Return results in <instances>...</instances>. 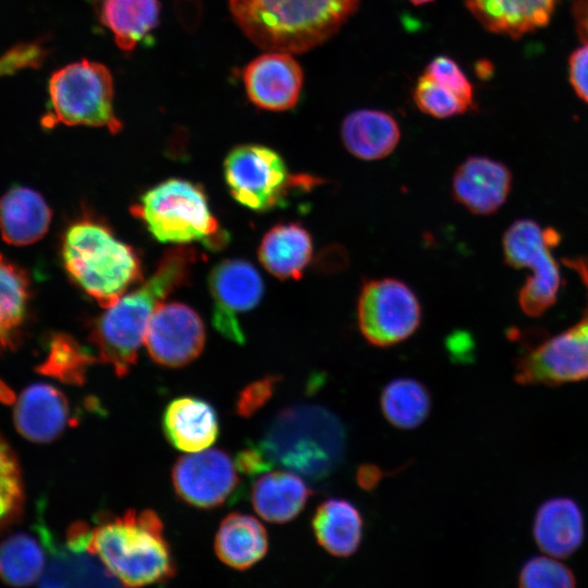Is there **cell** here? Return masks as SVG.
I'll return each instance as SVG.
<instances>
[{"instance_id":"9","label":"cell","mask_w":588,"mask_h":588,"mask_svg":"<svg viewBox=\"0 0 588 588\" xmlns=\"http://www.w3.org/2000/svg\"><path fill=\"white\" fill-rule=\"evenodd\" d=\"M560 240L555 229H541L531 219L514 221L503 235L505 262L516 269L532 271L518 293L520 309L530 317L541 316L556 302L562 278L551 249Z\"/></svg>"},{"instance_id":"21","label":"cell","mask_w":588,"mask_h":588,"mask_svg":"<svg viewBox=\"0 0 588 588\" xmlns=\"http://www.w3.org/2000/svg\"><path fill=\"white\" fill-rule=\"evenodd\" d=\"M38 534L45 549L49 552L50 562L40 577L41 587L73 586H115V577L107 567L95 560L88 551H76L56 546L49 530L40 525Z\"/></svg>"},{"instance_id":"29","label":"cell","mask_w":588,"mask_h":588,"mask_svg":"<svg viewBox=\"0 0 588 588\" xmlns=\"http://www.w3.org/2000/svg\"><path fill=\"white\" fill-rule=\"evenodd\" d=\"M489 30L518 36L544 25L558 0H465Z\"/></svg>"},{"instance_id":"34","label":"cell","mask_w":588,"mask_h":588,"mask_svg":"<svg viewBox=\"0 0 588 588\" xmlns=\"http://www.w3.org/2000/svg\"><path fill=\"white\" fill-rule=\"evenodd\" d=\"M414 101L420 111L438 119L462 114L471 106L426 73L417 81Z\"/></svg>"},{"instance_id":"14","label":"cell","mask_w":588,"mask_h":588,"mask_svg":"<svg viewBox=\"0 0 588 588\" xmlns=\"http://www.w3.org/2000/svg\"><path fill=\"white\" fill-rule=\"evenodd\" d=\"M144 341L155 363L171 368L182 367L203 352L206 341L205 326L199 315L189 306L162 303L147 324Z\"/></svg>"},{"instance_id":"17","label":"cell","mask_w":588,"mask_h":588,"mask_svg":"<svg viewBox=\"0 0 588 588\" xmlns=\"http://www.w3.org/2000/svg\"><path fill=\"white\" fill-rule=\"evenodd\" d=\"M13 418L17 431L38 443L56 440L73 421L66 396L48 383L26 388L16 401Z\"/></svg>"},{"instance_id":"19","label":"cell","mask_w":588,"mask_h":588,"mask_svg":"<svg viewBox=\"0 0 588 588\" xmlns=\"http://www.w3.org/2000/svg\"><path fill=\"white\" fill-rule=\"evenodd\" d=\"M313 255V236L299 222L273 225L265 233L258 246L260 264L280 280H299Z\"/></svg>"},{"instance_id":"6","label":"cell","mask_w":588,"mask_h":588,"mask_svg":"<svg viewBox=\"0 0 588 588\" xmlns=\"http://www.w3.org/2000/svg\"><path fill=\"white\" fill-rule=\"evenodd\" d=\"M132 213L161 243L200 242L219 249L228 242L200 186L183 179H168L146 191Z\"/></svg>"},{"instance_id":"37","label":"cell","mask_w":588,"mask_h":588,"mask_svg":"<svg viewBox=\"0 0 588 588\" xmlns=\"http://www.w3.org/2000/svg\"><path fill=\"white\" fill-rule=\"evenodd\" d=\"M281 377L269 375L243 388L235 401V412L241 417H252L272 397Z\"/></svg>"},{"instance_id":"15","label":"cell","mask_w":588,"mask_h":588,"mask_svg":"<svg viewBox=\"0 0 588 588\" xmlns=\"http://www.w3.org/2000/svg\"><path fill=\"white\" fill-rule=\"evenodd\" d=\"M246 95L256 107L270 111L293 108L303 87V71L292 53L268 50L242 72Z\"/></svg>"},{"instance_id":"27","label":"cell","mask_w":588,"mask_h":588,"mask_svg":"<svg viewBox=\"0 0 588 588\" xmlns=\"http://www.w3.org/2000/svg\"><path fill=\"white\" fill-rule=\"evenodd\" d=\"M311 528L318 544L329 554L347 558L360 546L364 522L354 504L346 500L330 499L316 509Z\"/></svg>"},{"instance_id":"16","label":"cell","mask_w":588,"mask_h":588,"mask_svg":"<svg viewBox=\"0 0 588 588\" xmlns=\"http://www.w3.org/2000/svg\"><path fill=\"white\" fill-rule=\"evenodd\" d=\"M512 187V174L500 161L471 156L455 170L451 191L453 198L474 215L497 212L506 201Z\"/></svg>"},{"instance_id":"33","label":"cell","mask_w":588,"mask_h":588,"mask_svg":"<svg viewBox=\"0 0 588 588\" xmlns=\"http://www.w3.org/2000/svg\"><path fill=\"white\" fill-rule=\"evenodd\" d=\"M23 503L24 487L19 462L0 434V530L20 518Z\"/></svg>"},{"instance_id":"13","label":"cell","mask_w":588,"mask_h":588,"mask_svg":"<svg viewBox=\"0 0 588 588\" xmlns=\"http://www.w3.org/2000/svg\"><path fill=\"white\" fill-rule=\"evenodd\" d=\"M237 468L219 449L201 450L176 460L171 478L177 497L191 506L210 510L229 501L237 490Z\"/></svg>"},{"instance_id":"1","label":"cell","mask_w":588,"mask_h":588,"mask_svg":"<svg viewBox=\"0 0 588 588\" xmlns=\"http://www.w3.org/2000/svg\"><path fill=\"white\" fill-rule=\"evenodd\" d=\"M196 260L197 253L191 247L168 249L148 279L93 322L89 340L98 360L110 365L117 376L130 372L150 318L169 294L187 282Z\"/></svg>"},{"instance_id":"23","label":"cell","mask_w":588,"mask_h":588,"mask_svg":"<svg viewBox=\"0 0 588 588\" xmlns=\"http://www.w3.org/2000/svg\"><path fill=\"white\" fill-rule=\"evenodd\" d=\"M28 273L0 254V354L15 350L25 335L30 315Z\"/></svg>"},{"instance_id":"42","label":"cell","mask_w":588,"mask_h":588,"mask_svg":"<svg viewBox=\"0 0 588 588\" xmlns=\"http://www.w3.org/2000/svg\"><path fill=\"white\" fill-rule=\"evenodd\" d=\"M574 15L580 34L588 39V0H576Z\"/></svg>"},{"instance_id":"7","label":"cell","mask_w":588,"mask_h":588,"mask_svg":"<svg viewBox=\"0 0 588 588\" xmlns=\"http://www.w3.org/2000/svg\"><path fill=\"white\" fill-rule=\"evenodd\" d=\"M49 100L41 125L106 127L117 134L122 123L114 112L113 78L102 63L82 59L56 70L48 82Z\"/></svg>"},{"instance_id":"41","label":"cell","mask_w":588,"mask_h":588,"mask_svg":"<svg viewBox=\"0 0 588 588\" xmlns=\"http://www.w3.org/2000/svg\"><path fill=\"white\" fill-rule=\"evenodd\" d=\"M384 473L376 465L363 464L355 475L358 487L365 491H372L383 478Z\"/></svg>"},{"instance_id":"28","label":"cell","mask_w":588,"mask_h":588,"mask_svg":"<svg viewBox=\"0 0 588 588\" xmlns=\"http://www.w3.org/2000/svg\"><path fill=\"white\" fill-rule=\"evenodd\" d=\"M99 21L113 35L123 52H132L150 38L160 16L159 0H101Z\"/></svg>"},{"instance_id":"44","label":"cell","mask_w":588,"mask_h":588,"mask_svg":"<svg viewBox=\"0 0 588 588\" xmlns=\"http://www.w3.org/2000/svg\"><path fill=\"white\" fill-rule=\"evenodd\" d=\"M408 1L412 2L415 5H419V4H425V3L431 2L432 0H408Z\"/></svg>"},{"instance_id":"26","label":"cell","mask_w":588,"mask_h":588,"mask_svg":"<svg viewBox=\"0 0 588 588\" xmlns=\"http://www.w3.org/2000/svg\"><path fill=\"white\" fill-rule=\"evenodd\" d=\"M534 536L538 547L553 558H566L580 546L583 516L576 503L558 498L543 503L537 512Z\"/></svg>"},{"instance_id":"10","label":"cell","mask_w":588,"mask_h":588,"mask_svg":"<svg viewBox=\"0 0 588 588\" xmlns=\"http://www.w3.org/2000/svg\"><path fill=\"white\" fill-rule=\"evenodd\" d=\"M223 173L233 198L258 212L283 205L292 187L308 186L315 181L290 174L283 158L260 144L233 147L224 159Z\"/></svg>"},{"instance_id":"2","label":"cell","mask_w":588,"mask_h":588,"mask_svg":"<svg viewBox=\"0 0 588 588\" xmlns=\"http://www.w3.org/2000/svg\"><path fill=\"white\" fill-rule=\"evenodd\" d=\"M360 0H229L234 22L266 50L302 53L334 35Z\"/></svg>"},{"instance_id":"24","label":"cell","mask_w":588,"mask_h":588,"mask_svg":"<svg viewBox=\"0 0 588 588\" xmlns=\"http://www.w3.org/2000/svg\"><path fill=\"white\" fill-rule=\"evenodd\" d=\"M269 538L264 525L250 515L233 512L221 522L215 537V552L228 566L244 571L268 552Z\"/></svg>"},{"instance_id":"31","label":"cell","mask_w":588,"mask_h":588,"mask_svg":"<svg viewBox=\"0 0 588 588\" xmlns=\"http://www.w3.org/2000/svg\"><path fill=\"white\" fill-rule=\"evenodd\" d=\"M98 358L89 348L70 334H52L46 347V356L36 370L47 377L71 385H83L89 367Z\"/></svg>"},{"instance_id":"11","label":"cell","mask_w":588,"mask_h":588,"mask_svg":"<svg viewBox=\"0 0 588 588\" xmlns=\"http://www.w3.org/2000/svg\"><path fill=\"white\" fill-rule=\"evenodd\" d=\"M356 315L358 329L368 343L390 347L417 331L421 307L406 283L394 278H381L364 283Z\"/></svg>"},{"instance_id":"20","label":"cell","mask_w":588,"mask_h":588,"mask_svg":"<svg viewBox=\"0 0 588 588\" xmlns=\"http://www.w3.org/2000/svg\"><path fill=\"white\" fill-rule=\"evenodd\" d=\"M51 209L33 188L16 186L0 198V233L3 241L15 246L33 244L47 233Z\"/></svg>"},{"instance_id":"22","label":"cell","mask_w":588,"mask_h":588,"mask_svg":"<svg viewBox=\"0 0 588 588\" xmlns=\"http://www.w3.org/2000/svg\"><path fill=\"white\" fill-rule=\"evenodd\" d=\"M341 138L354 157L373 161L385 158L397 146L401 131L389 113L375 109L351 112L342 122Z\"/></svg>"},{"instance_id":"4","label":"cell","mask_w":588,"mask_h":588,"mask_svg":"<svg viewBox=\"0 0 588 588\" xmlns=\"http://www.w3.org/2000/svg\"><path fill=\"white\" fill-rule=\"evenodd\" d=\"M61 257L72 281L103 308L142 280L135 249L93 219L77 220L66 229Z\"/></svg>"},{"instance_id":"40","label":"cell","mask_w":588,"mask_h":588,"mask_svg":"<svg viewBox=\"0 0 588 588\" xmlns=\"http://www.w3.org/2000/svg\"><path fill=\"white\" fill-rule=\"evenodd\" d=\"M571 82L581 99L588 102V44L571 57Z\"/></svg>"},{"instance_id":"43","label":"cell","mask_w":588,"mask_h":588,"mask_svg":"<svg viewBox=\"0 0 588 588\" xmlns=\"http://www.w3.org/2000/svg\"><path fill=\"white\" fill-rule=\"evenodd\" d=\"M15 401L13 391L0 379V402L4 404H12Z\"/></svg>"},{"instance_id":"30","label":"cell","mask_w":588,"mask_h":588,"mask_svg":"<svg viewBox=\"0 0 588 588\" xmlns=\"http://www.w3.org/2000/svg\"><path fill=\"white\" fill-rule=\"evenodd\" d=\"M380 406L385 419L399 429L411 430L428 417L431 397L428 389L411 378L389 382L381 392Z\"/></svg>"},{"instance_id":"25","label":"cell","mask_w":588,"mask_h":588,"mask_svg":"<svg viewBox=\"0 0 588 588\" xmlns=\"http://www.w3.org/2000/svg\"><path fill=\"white\" fill-rule=\"evenodd\" d=\"M313 491L292 471L264 474L252 487V504L265 520L284 524L294 519L305 507Z\"/></svg>"},{"instance_id":"12","label":"cell","mask_w":588,"mask_h":588,"mask_svg":"<svg viewBox=\"0 0 588 588\" xmlns=\"http://www.w3.org/2000/svg\"><path fill=\"white\" fill-rule=\"evenodd\" d=\"M208 286L212 297V324L236 343H244L238 318L261 301L265 286L257 269L244 259H224L210 271Z\"/></svg>"},{"instance_id":"38","label":"cell","mask_w":588,"mask_h":588,"mask_svg":"<svg viewBox=\"0 0 588 588\" xmlns=\"http://www.w3.org/2000/svg\"><path fill=\"white\" fill-rule=\"evenodd\" d=\"M47 56L40 41L21 42L0 56V78L25 69L38 68Z\"/></svg>"},{"instance_id":"5","label":"cell","mask_w":588,"mask_h":588,"mask_svg":"<svg viewBox=\"0 0 588 588\" xmlns=\"http://www.w3.org/2000/svg\"><path fill=\"white\" fill-rule=\"evenodd\" d=\"M258 445L272 464L320 479L341 461L344 430L323 408L287 407L274 417Z\"/></svg>"},{"instance_id":"32","label":"cell","mask_w":588,"mask_h":588,"mask_svg":"<svg viewBox=\"0 0 588 588\" xmlns=\"http://www.w3.org/2000/svg\"><path fill=\"white\" fill-rule=\"evenodd\" d=\"M44 544L30 535L17 532L0 543V578L14 586L40 579L45 567Z\"/></svg>"},{"instance_id":"39","label":"cell","mask_w":588,"mask_h":588,"mask_svg":"<svg viewBox=\"0 0 588 588\" xmlns=\"http://www.w3.org/2000/svg\"><path fill=\"white\" fill-rule=\"evenodd\" d=\"M240 473L247 476H255L266 473L272 468V463L264 453L258 443H247L241 449L234 460Z\"/></svg>"},{"instance_id":"36","label":"cell","mask_w":588,"mask_h":588,"mask_svg":"<svg viewBox=\"0 0 588 588\" xmlns=\"http://www.w3.org/2000/svg\"><path fill=\"white\" fill-rule=\"evenodd\" d=\"M436 82L473 105V88L458 66V64L449 57H436L427 65L426 72Z\"/></svg>"},{"instance_id":"18","label":"cell","mask_w":588,"mask_h":588,"mask_svg":"<svg viewBox=\"0 0 588 588\" xmlns=\"http://www.w3.org/2000/svg\"><path fill=\"white\" fill-rule=\"evenodd\" d=\"M162 430L175 449L198 452L216 441L219 434L218 415L212 405L203 399L176 397L164 408Z\"/></svg>"},{"instance_id":"3","label":"cell","mask_w":588,"mask_h":588,"mask_svg":"<svg viewBox=\"0 0 588 588\" xmlns=\"http://www.w3.org/2000/svg\"><path fill=\"white\" fill-rule=\"evenodd\" d=\"M87 550L128 587L164 583L176 572L162 520L149 509L101 514Z\"/></svg>"},{"instance_id":"35","label":"cell","mask_w":588,"mask_h":588,"mask_svg":"<svg viewBox=\"0 0 588 588\" xmlns=\"http://www.w3.org/2000/svg\"><path fill=\"white\" fill-rule=\"evenodd\" d=\"M519 586L526 588L574 587L572 571L552 556H538L529 560L519 574Z\"/></svg>"},{"instance_id":"8","label":"cell","mask_w":588,"mask_h":588,"mask_svg":"<svg viewBox=\"0 0 588 588\" xmlns=\"http://www.w3.org/2000/svg\"><path fill=\"white\" fill-rule=\"evenodd\" d=\"M562 262L586 287V307L575 324L518 358L515 380L519 384L558 385L588 379V256L564 257Z\"/></svg>"}]
</instances>
